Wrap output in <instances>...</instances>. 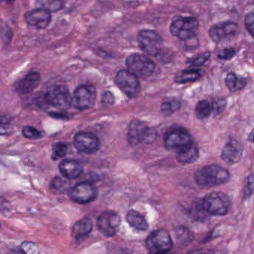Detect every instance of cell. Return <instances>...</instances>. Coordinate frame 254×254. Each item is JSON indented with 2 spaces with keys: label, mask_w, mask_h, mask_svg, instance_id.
Instances as JSON below:
<instances>
[{
  "label": "cell",
  "mask_w": 254,
  "mask_h": 254,
  "mask_svg": "<svg viewBox=\"0 0 254 254\" xmlns=\"http://www.w3.org/2000/svg\"><path fill=\"white\" fill-rule=\"evenodd\" d=\"M92 230V222L88 218L78 221L73 227V237L75 239L83 238L90 234Z\"/></svg>",
  "instance_id": "7402d4cb"
},
{
  "label": "cell",
  "mask_w": 254,
  "mask_h": 254,
  "mask_svg": "<svg viewBox=\"0 0 254 254\" xmlns=\"http://www.w3.org/2000/svg\"><path fill=\"white\" fill-rule=\"evenodd\" d=\"M245 25L251 35L254 37V12L248 13L245 18Z\"/></svg>",
  "instance_id": "d590c367"
},
{
  "label": "cell",
  "mask_w": 254,
  "mask_h": 254,
  "mask_svg": "<svg viewBox=\"0 0 254 254\" xmlns=\"http://www.w3.org/2000/svg\"><path fill=\"white\" fill-rule=\"evenodd\" d=\"M199 157L198 146L192 142L191 144L176 152L178 161L184 164H190L195 162Z\"/></svg>",
  "instance_id": "ffe728a7"
},
{
  "label": "cell",
  "mask_w": 254,
  "mask_h": 254,
  "mask_svg": "<svg viewBox=\"0 0 254 254\" xmlns=\"http://www.w3.org/2000/svg\"><path fill=\"white\" fill-rule=\"evenodd\" d=\"M181 103L176 98H170L162 103L161 111L164 116H170L180 108Z\"/></svg>",
  "instance_id": "4316f807"
},
{
  "label": "cell",
  "mask_w": 254,
  "mask_h": 254,
  "mask_svg": "<svg viewBox=\"0 0 254 254\" xmlns=\"http://www.w3.org/2000/svg\"><path fill=\"white\" fill-rule=\"evenodd\" d=\"M40 82V74L37 72H31L15 85V91L19 95L30 93L36 89Z\"/></svg>",
  "instance_id": "ac0fdd59"
},
{
  "label": "cell",
  "mask_w": 254,
  "mask_h": 254,
  "mask_svg": "<svg viewBox=\"0 0 254 254\" xmlns=\"http://www.w3.org/2000/svg\"><path fill=\"white\" fill-rule=\"evenodd\" d=\"M96 90L91 85H81L74 91L71 98V105L79 110H88L95 104Z\"/></svg>",
  "instance_id": "9c48e42d"
},
{
  "label": "cell",
  "mask_w": 254,
  "mask_h": 254,
  "mask_svg": "<svg viewBox=\"0 0 254 254\" xmlns=\"http://www.w3.org/2000/svg\"><path fill=\"white\" fill-rule=\"evenodd\" d=\"M98 195L96 187L92 183L83 182L74 186L70 190L69 196L72 201L85 204L92 202Z\"/></svg>",
  "instance_id": "4fadbf2b"
},
{
  "label": "cell",
  "mask_w": 254,
  "mask_h": 254,
  "mask_svg": "<svg viewBox=\"0 0 254 254\" xmlns=\"http://www.w3.org/2000/svg\"><path fill=\"white\" fill-rule=\"evenodd\" d=\"M227 101L225 98H215L212 103V112L215 116L221 114L225 110L226 107Z\"/></svg>",
  "instance_id": "f546056e"
},
{
  "label": "cell",
  "mask_w": 254,
  "mask_h": 254,
  "mask_svg": "<svg viewBox=\"0 0 254 254\" xmlns=\"http://www.w3.org/2000/svg\"><path fill=\"white\" fill-rule=\"evenodd\" d=\"M190 134L185 128H173L169 130L164 138L166 148L178 152L192 143Z\"/></svg>",
  "instance_id": "30bf717a"
},
{
  "label": "cell",
  "mask_w": 254,
  "mask_h": 254,
  "mask_svg": "<svg viewBox=\"0 0 254 254\" xmlns=\"http://www.w3.org/2000/svg\"><path fill=\"white\" fill-rule=\"evenodd\" d=\"M66 145L62 143H56V144L54 145L53 148H52V159L54 161L61 159L66 155Z\"/></svg>",
  "instance_id": "83f0119b"
},
{
  "label": "cell",
  "mask_w": 254,
  "mask_h": 254,
  "mask_svg": "<svg viewBox=\"0 0 254 254\" xmlns=\"http://www.w3.org/2000/svg\"><path fill=\"white\" fill-rule=\"evenodd\" d=\"M210 57V52H204V53L197 55L196 57H194L192 59L190 60L188 63L192 67H201L208 61Z\"/></svg>",
  "instance_id": "f1b7e54d"
},
{
  "label": "cell",
  "mask_w": 254,
  "mask_h": 254,
  "mask_svg": "<svg viewBox=\"0 0 254 254\" xmlns=\"http://www.w3.org/2000/svg\"><path fill=\"white\" fill-rule=\"evenodd\" d=\"M98 228L106 237H113L119 231L121 225V218L115 212L103 213L98 219Z\"/></svg>",
  "instance_id": "5bb4252c"
},
{
  "label": "cell",
  "mask_w": 254,
  "mask_h": 254,
  "mask_svg": "<svg viewBox=\"0 0 254 254\" xmlns=\"http://www.w3.org/2000/svg\"><path fill=\"white\" fill-rule=\"evenodd\" d=\"M127 221L130 226L137 231H144L147 230L148 224L146 219L140 213L134 210L128 212L127 216Z\"/></svg>",
  "instance_id": "603a6c76"
},
{
  "label": "cell",
  "mask_w": 254,
  "mask_h": 254,
  "mask_svg": "<svg viewBox=\"0 0 254 254\" xmlns=\"http://www.w3.org/2000/svg\"><path fill=\"white\" fill-rule=\"evenodd\" d=\"M137 41L141 50L150 56H157L162 48V38L152 30L140 31L137 36Z\"/></svg>",
  "instance_id": "52a82bcc"
},
{
  "label": "cell",
  "mask_w": 254,
  "mask_h": 254,
  "mask_svg": "<svg viewBox=\"0 0 254 254\" xmlns=\"http://www.w3.org/2000/svg\"><path fill=\"white\" fill-rule=\"evenodd\" d=\"M237 50L232 47L224 48V49L219 50L217 52V56L220 59L230 60L234 58L237 55Z\"/></svg>",
  "instance_id": "e575fe53"
},
{
  "label": "cell",
  "mask_w": 254,
  "mask_h": 254,
  "mask_svg": "<svg viewBox=\"0 0 254 254\" xmlns=\"http://www.w3.org/2000/svg\"><path fill=\"white\" fill-rule=\"evenodd\" d=\"M22 134L25 138L30 139V140H38L42 137V133L37 128L31 126L24 127L22 129Z\"/></svg>",
  "instance_id": "d6a6232c"
},
{
  "label": "cell",
  "mask_w": 254,
  "mask_h": 254,
  "mask_svg": "<svg viewBox=\"0 0 254 254\" xmlns=\"http://www.w3.org/2000/svg\"><path fill=\"white\" fill-rule=\"evenodd\" d=\"M198 25V21L195 18L179 17L172 22L170 31L174 37L187 41L195 37Z\"/></svg>",
  "instance_id": "277c9868"
},
{
  "label": "cell",
  "mask_w": 254,
  "mask_h": 254,
  "mask_svg": "<svg viewBox=\"0 0 254 254\" xmlns=\"http://www.w3.org/2000/svg\"><path fill=\"white\" fill-rule=\"evenodd\" d=\"M201 202L204 210L210 216H225L231 209L229 196L222 192H210L201 200Z\"/></svg>",
  "instance_id": "7a4b0ae2"
},
{
  "label": "cell",
  "mask_w": 254,
  "mask_h": 254,
  "mask_svg": "<svg viewBox=\"0 0 254 254\" xmlns=\"http://www.w3.org/2000/svg\"><path fill=\"white\" fill-rule=\"evenodd\" d=\"M231 174L228 169L221 166L212 164L197 170L195 180L202 187H214L229 181Z\"/></svg>",
  "instance_id": "6da1fadb"
},
{
  "label": "cell",
  "mask_w": 254,
  "mask_h": 254,
  "mask_svg": "<svg viewBox=\"0 0 254 254\" xmlns=\"http://www.w3.org/2000/svg\"><path fill=\"white\" fill-rule=\"evenodd\" d=\"M4 1H14V0H4Z\"/></svg>",
  "instance_id": "7bdbcfd3"
},
{
  "label": "cell",
  "mask_w": 254,
  "mask_h": 254,
  "mask_svg": "<svg viewBox=\"0 0 254 254\" xmlns=\"http://www.w3.org/2000/svg\"><path fill=\"white\" fill-rule=\"evenodd\" d=\"M244 147L241 142L237 140H231L225 143L222 149L221 158L227 164H236L243 158Z\"/></svg>",
  "instance_id": "2e32d148"
},
{
  "label": "cell",
  "mask_w": 254,
  "mask_h": 254,
  "mask_svg": "<svg viewBox=\"0 0 254 254\" xmlns=\"http://www.w3.org/2000/svg\"><path fill=\"white\" fill-rule=\"evenodd\" d=\"M192 215L195 219H204L208 215L204 210V207H203L201 200L194 203L192 207Z\"/></svg>",
  "instance_id": "4dcf8cb0"
},
{
  "label": "cell",
  "mask_w": 254,
  "mask_h": 254,
  "mask_svg": "<svg viewBox=\"0 0 254 254\" xmlns=\"http://www.w3.org/2000/svg\"><path fill=\"white\" fill-rule=\"evenodd\" d=\"M212 113V106L207 100L200 101L195 107V116L198 119H205Z\"/></svg>",
  "instance_id": "d4e9b609"
},
{
  "label": "cell",
  "mask_w": 254,
  "mask_h": 254,
  "mask_svg": "<svg viewBox=\"0 0 254 254\" xmlns=\"http://www.w3.org/2000/svg\"><path fill=\"white\" fill-rule=\"evenodd\" d=\"M225 83L227 88L231 92H237L246 87L247 85V79L236 73H229L225 78Z\"/></svg>",
  "instance_id": "44dd1931"
},
{
  "label": "cell",
  "mask_w": 254,
  "mask_h": 254,
  "mask_svg": "<svg viewBox=\"0 0 254 254\" xmlns=\"http://www.w3.org/2000/svg\"><path fill=\"white\" fill-rule=\"evenodd\" d=\"M60 171L65 178L75 179L83 172V167L80 163L71 160L62 161L59 166Z\"/></svg>",
  "instance_id": "d6986e66"
},
{
  "label": "cell",
  "mask_w": 254,
  "mask_h": 254,
  "mask_svg": "<svg viewBox=\"0 0 254 254\" xmlns=\"http://www.w3.org/2000/svg\"><path fill=\"white\" fill-rule=\"evenodd\" d=\"M9 129L4 125V123L0 122V136L6 135L8 134Z\"/></svg>",
  "instance_id": "60d3db41"
},
{
  "label": "cell",
  "mask_w": 254,
  "mask_h": 254,
  "mask_svg": "<svg viewBox=\"0 0 254 254\" xmlns=\"http://www.w3.org/2000/svg\"><path fill=\"white\" fill-rule=\"evenodd\" d=\"M126 64L128 70L137 77L149 78L156 71V65L148 57L134 54L127 58Z\"/></svg>",
  "instance_id": "5b68a950"
},
{
  "label": "cell",
  "mask_w": 254,
  "mask_h": 254,
  "mask_svg": "<svg viewBox=\"0 0 254 254\" xmlns=\"http://www.w3.org/2000/svg\"><path fill=\"white\" fill-rule=\"evenodd\" d=\"M0 227H1V225H0Z\"/></svg>",
  "instance_id": "ee69618b"
},
{
  "label": "cell",
  "mask_w": 254,
  "mask_h": 254,
  "mask_svg": "<svg viewBox=\"0 0 254 254\" xmlns=\"http://www.w3.org/2000/svg\"><path fill=\"white\" fill-rule=\"evenodd\" d=\"M202 76V72L199 70H184L178 73L176 76V83L184 84L187 82H194V81L198 80Z\"/></svg>",
  "instance_id": "cb8c5ba5"
},
{
  "label": "cell",
  "mask_w": 254,
  "mask_h": 254,
  "mask_svg": "<svg viewBox=\"0 0 254 254\" xmlns=\"http://www.w3.org/2000/svg\"><path fill=\"white\" fill-rule=\"evenodd\" d=\"M146 246L150 253H167L173 247V241L167 231L158 230L153 231L146 239Z\"/></svg>",
  "instance_id": "ba28073f"
},
{
  "label": "cell",
  "mask_w": 254,
  "mask_h": 254,
  "mask_svg": "<svg viewBox=\"0 0 254 254\" xmlns=\"http://www.w3.org/2000/svg\"><path fill=\"white\" fill-rule=\"evenodd\" d=\"M117 86L128 97H135L140 90V82L137 76L129 70H121L115 79Z\"/></svg>",
  "instance_id": "8fae6325"
},
{
  "label": "cell",
  "mask_w": 254,
  "mask_h": 254,
  "mask_svg": "<svg viewBox=\"0 0 254 254\" xmlns=\"http://www.w3.org/2000/svg\"><path fill=\"white\" fill-rule=\"evenodd\" d=\"M114 96H113V95L111 92H104L102 97V102L104 103V104H108V105H110V104H113V103H114Z\"/></svg>",
  "instance_id": "f35d334b"
},
{
  "label": "cell",
  "mask_w": 254,
  "mask_h": 254,
  "mask_svg": "<svg viewBox=\"0 0 254 254\" xmlns=\"http://www.w3.org/2000/svg\"><path fill=\"white\" fill-rule=\"evenodd\" d=\"M7 205H8V201L2 197H0V211L7 209Z\"/></svg>",
  "instance_id": "ab89813d"
},
{
  "label": "cell",
  "mask_w": 254,
  "mask_h": 254,
  "mask_svg": "<svg viewBox=\"0 0 254 254\" xmlns=\"http://www.w3.org/2000/svg\"><path fill=\"white\" fill-rule=\"evenodd\" d=\"M178 238L182 242H190L192 239V235L189 230L180 228L178 230Z\"/></svg>",
  "instance_id": "74e56055"
},
{
  "label": "cell",
  "mask_w": 254,
  "mask_h": 254,
  "mask_svg": "<svg viewBox=\"0 0 254 254\" xmlns=\"http://www.w3.org/2000/svg\"><path fill=\"white\" fill-rule=\"evenodd\" d=\"M156 137V132L148 128L144 122L134 120L130 124L127 138L130 144L137 146L140 143H150Z\"/></svg>",
  "instance_id": "8992f818"
},
{
  "label": "cell",
  "mask_w": 254,
  "mask_h": 254,
  "mask_svg": "<svg viewBox=\"0 0 254 254\" xmlns=\"http://www.w3.org/2000/svg\"><path fill=\"white\" fill-rule=\"evenodd\" d=\"M43 101L47 105L58 110H65L71 105V97L66 86L54 85L46 90Z\"/></svg>",
  "instance_id": "3957f363"
},
{
  "label": "cell",
  "mask_w": 254,
  "mask_h": 254,
  "mask_svg": "<svg viewBox=\"0 0 254 254\" xmlns=\"http://www.w3.org/2000/svg\"><path fill=\"white\" fill-rule=\"evenodd\" d=\"M20 249L25 254L38 253V248L34 243H31V242H25V243H22Z\"/></svg>",
  "instance_id": "8d00e7d4"
},
{
  "label": "cell",
  "mask_w": 254,
  "mask_h": 254,
  "mask_svg": "<svg viewBox=\"0 0 254 254\" xmlns=\"http://www.w3.org/2000/svg\"><path fill=\"white\" fill-rule=\"evenodd\" d=\"M37 4L49 11L57 12L64 7V0H37Z\"/></svg>",
  "instance_id": "484cf974"
},
{
  "label": "cell",
  "mask_w": 254,
  "mask_h": 254,
  "mask_svg": "<svg viewBox=\"0 0 254 254\" xmlns=\"http://www.w3.org/2000/svg\"><path fill=\"white\" fill-rule=\"evenodd\" d=\"M67 186H68L67 182L63 180L61 177H55L51 183L52 190H53L55 192H58V193L65 192V189H67Z\"/></svg>",
  "instance_id": "1f68e13d"
},
{
  "label": "cell",
  "mask_w": 254,
  "mask_h": 254,
  "mask_svg": "<svg viewBox=\"0 0 254 254\" xmlns=\"http://www.w3.org/2000/svg\"><path fill=\"white\" fill-rule=\"evenodd\" d=\"M74 145L78 152L85 154H94L99 149L100 141L93 134L80 132L74 137Z\"/></svg>",
  "instance_id": "9a60e30c"
},
{
  "label": "cell",
  "mask_w": 254,
  "mask_h": 254,
  "mask_svg": "<svg viewBox=\"0 0 254 254\" xmlns=\"http://www.w3.org/2000/svg\"><path fill=\"white\" fill-rule=\"evenodd\" d=\"M25 19L28 25L36 27L39 29H43L50 23L52 16L49 10L39 7L28 12L25 14Z\"/></svg>",
  "instance_id": "e0dca14e"
},
{
  "label": "cell",
  "mask_w": 254,
  "mask_h": 254,
  "mask_svg": "<svg viewBox=\"0 0 254 254\" xmlns=\"http://www.w3.org/2000/svg\"><path fill=\"white\" fill-rule=\"evenodd\" d=\"M248 139H249V141L254 143V128L252 130V132L249 134V138Z\"/></svg>",
  "instance_id": "b9f144b4"
},
{
  "label": "cell",
  "mask_w": 254,
  "mask_h": 254,
  "mask_svg": "<svg viewBox=\"0 0 254 254\" xmlns=\"http://www.w3.org/2000/svg\"><path fill=\"white\" fill-rule=\"evenodd\" d=\"M254 192V174H250L248 176L247 180H246V186L244 189V198H250Z\"/></svg>",
  "instance_id": "836d02e7"
},
{
  "label": "cell",
  "mask_w": 254,
  "mask_h": 254,
  "mask_svg": "<svg viewBox=\"0 0 254 254\" xmlns=\"http://www.w3.org/2000/svg\"><path fill=\"white\" fill-rule=\"evenodd\" d=\"M239 33L238 24L231 21L213 25L209 30L210 38L216 43H222L234 38Z\"/></svg>",
  "instance_id": "7c38bea8"
}]
</instances>
